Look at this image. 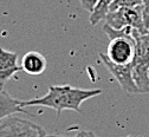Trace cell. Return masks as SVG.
Here are the masks:
<instances>
[{
    "mask_svg": "<svg viewBox=\"0 0 149 137\" xmlns=\"http://www.w3.org/2000/svg\"><path fill=\"white\" fill-rule=\"evenodd\" d=\"M100 95H102L101 89H79L70 85H50L49 92L45 96L32 98L30 101H20V105L23 108H50L57 111L58 116H61L64 110H72L82 113V103Z\"/></svg>",
    "mask_w": 149,
    "mask_h": 137,
    "instance_id": "6da1fadb",
    "label": "cell"
},
{
    "mask_svg": "<svg viewBox=\"0 0 149 137\" xmlns=\"http://www.w3.org/2000/svg\"><path fill=\"white\" fill-rule=\"evenodd\" d=\"M46 131L38 124L19 117H6L0 122V137H45Z\"/></svg>",
    "mask_w": 149,
    "mask_h": 137,
    "instance_id": "7a4b0ae2",
    "label": "cell"
},
{
    "mask_svg": "<svg viewBox=\"0 0 149 137\" xmlns=\"http://www.w3.org/2000/svg\"><path fill=\"white\" fill-rule=\"evenodd\" d=\"M135 56V40L134 37H117L110 39L108 45L107 57L120 65L132 64Z\"/></svg>",
    "mask_w": 149,
    "mask_h": 137,
    "instance_id": "3957f363",
    "label": "cell"
},
{
    "mask_svg": "<svg viewBox=\"0 0 149 137\" xmlns=\"http://www.w3.org/2000/svg\"><path fill=\"white\" fill-rule=\"evenodd\" d=\"M100 58H101V61L103 62V64L105 65V67L109 70V72L116 78V81L118 82L121 88L127 93H129V95L140 93L139 89H137V86L135 84L134 77H133L132 64H127V65L115 64L107 57V54H103V53H100Z\"/></svg>",
    "mask_w": 149,
    "mask_h": 137,
    "instance_id": "277c9868",
    "label": "cell"
},
{
    "mask_svg": "<svg viewBox=\"0 0 149 137\" xmlns=\"http://www.w3.org/2000/svg\"><path fill=\"white\" fill-rule=\"evenodd\" d=\"M20 69L22 66L18 64V54L0 47V83L10 81Z\"/></svg>",
    "mask_w": 149,
    "mask_h": 137,
    "instance_id": "5b68a950",
    "label": "cell"
},
{
    "mask_svg": "<svg viewBox=\"0 0 149 137\" xmlns=\"http://www.w3.org/2000/svg\"><path fill=\"white\" fill-rule=\"evenodd\" d=\"M46 65H47L46 59L42 53L37 51H30L24 54L20 66L23 71H25L27 74L38 76L45 71Z\"/></svg>",
    "mask_w": 149,
    "mask_h": 137,
    "instance_id": "8992f818",
    "label": "cell"
},
{
    "mask_svg": "<svg viewBox=\"0 0 149 137\" xmlns=\"http://www.w3.org/2000/svg\"><path fill=\"white\" fill-rule=\"evenodd\" d=\"M29 113L22 105L20 101H18L8 95L4 89L3 83H0V121L13 113Z\"/></svg>",
    "mask_w": 149,
    "mask_h": 137,
    "instance_id": "52a82bcc",
    "label": "cell"
},
{
    "mask_svg": "<svg viewBox=\"0 0 149 137\" xmlns=\"http://www.w3.org/2000/svg\"><path fill=\"white\" fill-rule=\"evenodd\" d=\"M114 0H98V3L96 4L94 11L90 13V24L91 25H97L101 20H104L107 14L109 13L110 6L113 4Z\"/></svg>",
    "mask_w": 149,
    "mask_h": 137,
    "instance_id": "ba28073f",
    "label": "cell"
},
{
    "mask_svg": "<svg viewBox=\"0 0 149 137\" xmlns=\"http://www.w3.org/2000/svg\"><path fill=\"white\" fill-rule=\"evenodd\" d=\"M142 10H143V22L147 32L149 31V0H142Z\"/></svg>",
    "mask_w": 149,
    "mask_h": 137,
    "instance_id": "9c48e42d",
    "label": "cell"
},
{
    "mask_svg": "<svg viewBox=\"0 0 149 137\" xmlns=\"http://www.w3.org/2000/svg\"><path fill=\"white\" fill-rule=\"evenodd\" d=\"M81 4H82V7L84 10H86L88 12H92L96 6V4L98 3V0H79Z\"/></svg>",
    "mask_w": 149,
    "mask_h": 137,
    "instance_id": "30bf717a",
    "label": "cell"
},
{
    "mask_svg": "<svg viewBox=\"0 0 149 137\" xmlns=\"http://www.w3.org/2000/svg\"><path fill=\"white\" fill-rule=\"evenodd\" d=\"M74 137H97L92 131H88V130H83V131H79Z\"/></svg>",
    "mask_w": 149,
    "mask_h": 137,
    "instance_id": "8fae6325",
    "label": "cell"
},
{
    "mask_svg": "<svg viewBox=\"0 0 149 137\" xmlns=\"http://www.w3.org/2000/svg\"><path fill=\"white\" fill-rule=\"evenodd\" d=\"M45 137H65V136H58V135H57V136H56V135H46Z\"/></svg>",
    "mask_w": 149,
    "mask_h": 137,
    "instance_id": "7c38bea8",
    "label": "cell"
}]
</instances>
